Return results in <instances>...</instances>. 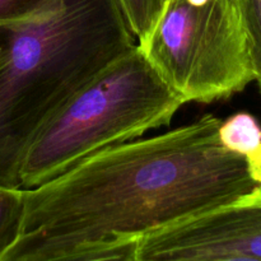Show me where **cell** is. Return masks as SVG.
<instances>
[{
    "mask_svg": "<svg viewBox=\"0 0 261 261\" xmlns=\"http://www.w3.org/2000/svg\"><path fill=\"white\" fill-rule=\"evenodd\" d=\"M261 260V185L234 200L149 232L139 239V261Z\"/></svg>",
    "mask_w": 261,
    "mask_h": 261,
    "instance_id": "obj_5",
    "label": "cell"
},
{
    "mask_svg": "<svg viewBox=\"0 0 261 261\" xmlns=\"http://www.w3.org/2000/svg\"><path fill=\"white\" fill-rule=\"evenodd\" d=\"M135 45L115 0H53L8 27L7 60L0 68L2 188H20L22 160L41 126Z\"/></svg>",
    "mask_w": 261,
    "mask_h": 261,
    "instance_id": "obj_2",
    "label": "cell"
},
{
    "mask_svg": "<svg viewBox=\"0 0 261 261\" xmlns=\"http://www.w3.org/2000/svg\"><path fill=\"white\" fill-rule=\"evenodd\" d=\"M184 105L137 43L41 126L22 160L20 189L43 185L96 153L168 126Z\"/></svg>",
    "mask_w": 261,
    "mask_h": 261,
    "instance_id": "obj_3",
    "label": "cell"
},
{
    "mask_svg": "<svg viewBox=\"0 0 261 261\" xmlns=\"http://www.w3.org/2000/svg\"><path fill=\"white\" fill-rule=\"evenodd\" d=\"M138 45L144 42L157 25L168 0H115Z\"/></svg>",
    "mask_w": 261,
    "mask_h": 261,
    "instance_id": "obj_8",
    "label": "cell"
},
{
    "mask_svg": "<svg viewBox=\"0 0 261 261\" xmlns=\"http://www.w3.org/2000/svg\"><path fill=\"white\" fill-rule=\"evenodd\" d=\"M24 214V189L0 186V257L18 239Z\"/></svg>",
    "mask_w": 261,
    "mask_h": 261,
    "instance_id": "obj_9",
    "label": "cell"
},
{
    "mask_svg": "<svg viewBox=\"0 0 261 261\" xmlns=\"http://www.w3.org/2000/svg\"><path fill=\"white\" fill-rule=\"evenodd\" d=\"M189 3H193V4H203V3L208 2V0H188Z\"/></svg>",
    "mask_w": 261,
    "mask_h": 261,
    "instance_id": "obj_14",
    "label": "cell"
},
{
    "mask_svg": "<svg viewBox=\"0 0 261 261\" xmlns=\"http://www.w3.org/2000/svg\"><path fill=\"white\" fill-rule=\"evenodd\" d=\"M219 143L227 150L246 160L252 178L261 185V125L254 115L237 112L222 120Z\"/></svg>",
    "mask_w": 261,
    "mask_h": 261,
    "instance_id": "obj_6",
    "label": "cell"
},
{
    "mask_svg": "<svg viewBox=\"0 0 261 261\" xmlns=\"http://www.w3.org/2000/svg\"><path fill=\"white\" fill-rule=\"evenodd\" d=\"M140 237H115L55 255L25 261H139Z\"/></svg>",
    "mask_w": 261,
    "mask_h": 261,
    "instance_id": "obj_7",
    "label": "cell"
},
{
    "mask_svg": "<svg viewBox=\"0 0 261 261\" xmlns=\"http://www.w3.org/2000/svg\"><path fill=\"white\" fill-rule=\"evenodd\" d=\"M138 46L185 103L228 98L254 81L239 0H168Z\"/></svg>",
    "mask_w": 261,
    "mask_h": 261,
    "instance_id": "obj_4",
    "label": "cell"
},
{
    "mask_svg": "<svg viewBox=\"0 0 261 261\" xmlns=\"http://www.w3.org/2000/svg\"><path fill=\"white\" fill-rule=\"evenodd\" d=\"M8 48V27L0 28V68L7 60Z\"/></svg>",
    "mask_w": 261,
    "mask_h": 261,
    "instance_id": "obj_12",
    "label": "cell"
},
{
    "mask_svg": "<svg viewBox=\"0 0 261 261\" xmlns=\"http://www.w3.org/2000/svg\"><path fill=\"white\" fill-rule=\"evenodd\" d=\"M254 81L261 91V0H239Z\"/></svg>",
    "mask_w": 261,
    "mask_h": 261,
    "instance_id": "obj_10",
    "label": "cell"
},
{
    "mask_svg": "<svg viewBox=\"0 0 261 261\" xmlns=\"http://www.w3.org/2000/svg\"><path fill=\"white\" fill-rule=\"evenodd\" d=\"M53 0H0V28L30 19Z\"/></svg>",
    "mask_w": 261,
    "mask_h": 261,
    "instance_id": "obj_11",
    "label": "cell"
},
{
    "mask_svg": "<svg viewBox=\"0 0 261 261\" xmlns=\"http://www.w3.org/2000/svg\"><path fill=\"white\" fill-rule=\"evenodd\" d=\"M206 114L150 138L114 145L24 190L14 244L0 261H25L149 232L209 211L259 184L246 160L219 143Z\"/></svg>",
    "mask_w": 261,
    "mask_h": 261,
    "instance_id": "obj_1",
    "label": "cell"
},
{
    "mask_svg": "<svg viewBox=\"0 0 261 261\" xmlns=\"http://www.w3.org/2000/svg\"><path fill=\"white\" fill-rule=\"evenodd\" d=\"M203 261H261L257 259H250V257H240V256H229V257H217V259H209Z\"/></svg>",
    "mask_w": 261,
    "mask_h": 261,
    "instance_id": "obj_13",
    "label": "cell"
}]
</instances>
